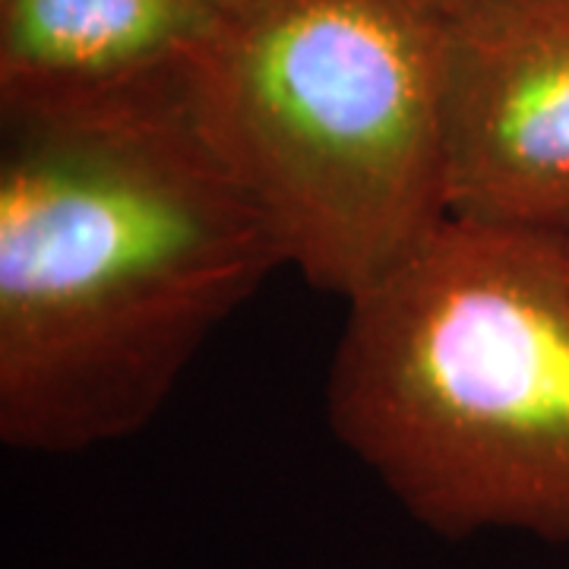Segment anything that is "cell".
Returning a JSON list of instances; mask_svg holds the SVG:
<instances>
[{"label":"cell","instance_id":"obj_2","mask_svg":"<svg viewBox=\"0 0 569 569\" xmlns=\"http://www.w3.org/2000/svg\"><path fill=\"white\" fill-rule=\"evenodd\" d=\"M567 238L449 216L346 301L329 427L437 538L569 545Z\"/></svg>","mask_w":569,"mask_h":569},{"label":"cell","instance_id":"obj_4","mask_svg":"<svg viewBox=\"0 0 569 569\" xmlns=\"http://www.w3.org/2000/svg\"><path fill=\"white\" fill-rule=\"evenodd\" d=\"M452 219L569 234V0H497L440 29Z\"/></svg>","mask_w":569,"mask_h":569},{"label":"cell","instance_id":"obj_7","mask_svg":"<svg viewBox=\"0 0 569 569\" xmlns=\"http://www.w3.org/2000/svg\"><path fill=\"white\" fill-rule=\"evenodd\" d=\"M567 241H569V238H567Z\"/></svg>","mask_w":569,"mask_h":569},{"label":"cell","instance_id":"obj_3","mask_svg":"<svg viewBox=\"0 0 569 569\" xmlns=\"http://www.w3.org/2000/svg\"><path fill=\"white\" fill-rule=\"evenodd\" d=\"M440 29L415 0H234L178 63L197 130L326 295L358 298L449 219Z\"/></svg>","mask_w":569,"mask_h":569},{"label":"cell","instance_id":"obj_1","mask_svg":"<svg viewBox=\"0 0 569 569\" xmlns=\"http://www.w3.org/2000/svg\"><path fill=\"white\" fill-rule=\"evenodd\" d=\"M178 63L0 96L3 447L73 456L140 433L284 266L190 118Z\"/></svg>","mask_w":569,"mask_h":569},{"label":"cell","instance_id":"obj_6","mask_svg":"<svg viewBox=\"0 0 569 569\" xmlns=\"http://www.w3.org/2000/svg\"><path fill=\"white\" fill-rule=\"evenodd\" d=\"M415 3L437 22H452L475 13V10H485V7L497 3V0H415Z\"/></svg>","mask_w":569,"mask_h":569},{"label":"cell","instance_id":"obj_5","mask_svg":"<svg viewBox=\"0 0 569 569\" xmlns=\"http://www.w3.org/2000/svg\"><path fill=\"white\" fill-rule=\"evenodd\" d=\"M234 0H0V96L168 70Z\"/></svg>","mask_w":569,"mask_h":569}]
</instances>
